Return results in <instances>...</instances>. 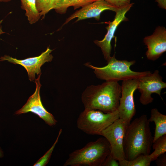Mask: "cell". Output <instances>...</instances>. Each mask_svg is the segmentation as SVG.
I'll use <instances>...</instances> for the list:
<instances>
[{
	"label": "cell",
	"mask_w": 166,
	"mask_h": 166,
	"mask_svg": "<svg viewBox=\"0 0 166 166\" xmlns=\"http://www.w3.org/2000/svg\"><path fill=\"white\" fill-rule=\"evenodd\" d=\"M41 74L38 75L37 78L35 80L36 85L35 92L29 97L22 107L15 112V114L20 115L31 112L37 115L49 125L53 126L56 124L57 121L53 115L44 108L41 100L40 93L41 86L40 81Z\"/></svg>",
	"instance_id": "cell-9"
},
{
	"label": "cell",
	"mask_w": 166,
	"mask_h": 166,
	"mask_svg": "<svg viewBox=\"0 0 166 166\" xmlns=\"http://www.w3.org/2000/svg\"><path fill=\"white\" fill-rule=\"evenodd\" d=\"M150 122L147 115H143L128 126L123 141L125 160H131L140 154H150L153 137Z\"/></svg>",
	"instance_id": "cell-1"
},
{
	"label": "cell",
	"mask_w": 166,
	"mask_h": 166,
	"mask_svg": "<svg viewBox=\"0 0 166 166\" xmlns=\"http://www.w3.org/2000/svg\"><path fill=\"white\" fill-rule=\"evenodd\" d=\"M121 87L118 82L107 81L88 86L83 92L81 101L85 109L97 110L105 113L117 110Z\"/></svg>",
	"instance_id": "cell-2"
},
{
	"label": "cell",
	"mask_w": 166,
	"mask_h": 166,
	"mask_svg": "<svg viewBox=\"0 0 166 166\" xmlns=\"http://www.w3.org/2000/svg\"><path fill=\"white\" fill-rule=\"evenodd\" d=\"M156 160V163L157 166H166V155L164 153L160 155Z\"/></svg>",
	"instance_id": "cell-23"
},
{
	"label": "cell",
	"mask_w": 166,
	"mask_h": 166,
	"mask_svg": "<svg viewBox=\"0 0 166 166\" xmlns=\"http://www.w3.org/2000/svg\"><path fill=\"white\" fill-rule=\"evenodd\" d=\"M143 42L148 49L147 58L155 61L166 51V29L163 26L156 27L152 34L145 37Z\"/></svg>",
	"instance_id": "cell-12"
},
{
	"label": "cell",
	"mask_w": 166,
	"mask_h": 166,
	"mask_svg": "<svg viewBox=\"0 0 166 166\" xmlns=\"http://www.w3.org/2000/svg\"><path fill=\"white\" fill-rule=\"evenodd\" d=\"M138 79L125 80L122 83L121 95L118 108L119 117L129 124L136 110L133 94L137 89Z\"/></svg>",
	"instance_id": "cell-7"
},
{
	"label": "cell",
	"mask_w": 166,
	"mask_h": 166,
	"mask_svg": "<svg viewBox=\"0 0 166 166\" xmlns=\"http://www.w3.org/2000/svg\"><path fill=\"white\" fill-rule=\"evenodd\" d=\"M152 146L154 151L149 155L153 161L166 152V134L156 140L153 143Z\"/></svg>",
	"instance_id": "cell-17"
},
{
	"label": "cell",
	"mask_w": 166,
	"mask_h": 166,
	"mask_svg": "<svg viewBox=\"0 0 166 166\" xmlns=\"http://www.w3.org/2000/svg\"><path fill=\"white\" fill-rule=\"evenodd\" d=\"M105 1L113 6L120 8L129 4L131 0H102Z\"/></svg>",
	"instance_id": "cell-21"
},
{
	"label": "cell",
	"mask_w": 166,
	"mask_h": 166,
	"mask_svg": "<svg viewBox=\"0 0 166 166\" xmlns=\"http://www.w3.org/2000/svg\"><path fill=\"white\" fill-rule=\"evenodd\" d=\"M152 161L149 155L140 154L133 160L124 159L119 161L120 166H149Z\"/></svg>",
	"instance_id": "cell-18"
},
{
	"label": "cell",
	"mask_w": 166,
	"mask_h": 166,
	"mask_svg": "<svg viewBox=\"0 0 166 166\" xmlns=\"http://www.w3.org/2000/svg\"><path fill=\"white\" fill-rule=\"evenodd\" d=\"M98 0H58L53 9L57 13H65L68 8L73 6L76 9Z\"/></svg>",
	"instance_id": "cell-15"
},
{
	"label": "cell",
	"mask_w": 166,
	"mask_h": 166,
	"mask_svg": "<svg viewBox=\"0 0 166 166\" xmlns=\"http://www.w3.org/2000/svg\"><path fill=\"white\" fill-rule=\"evenodd\" d=\"M4 33H5L2 31V27L1 26V27L0 28V35Z\"/></svg>",
	"instance_id": "cell-27"
},
{
	"label": "cell",
	"mask_w": 166,
	"mask_h": 166,
	"mask_svg": "<svg viewBox=\"0 0 166 166\" xmlns=\"http://www.w3.org/2000/svg\"><path fill=\"white\" fill-rule=\"evenodd\" d=\"M119 161L114 158L110 154L107 157L102 166H119Z\"/></svg>",
	"instance_id": "cell-22"
},
{
	"label": "cell",
	"mask_w": 166,
	"mask_h": 166,
	"mask_svg": "<svg viewBox=\"0 0 166 166\" xmlns=\"http://www.w3.org/2000/svg\"><path fill=\"white\" fill-rule=\"evenodd\" d=\"M158 6L162 9H166V0H155Z\"/></svg>",
	"instance_id": "cell-24"
},
{
	"label": "cell",
	"mask_w": 166,
	"mask_h": 166,
	"mask_svg": "<svg viewBox=\"0 0 166 166\" xmlns=\"http://www.w3.org/2000/svg\"><path fill=\"white\" fill-rule=\"evenodd\" d=\"M133 3H130L125 6L119 8L116 12L114 20L110 22L106 27L107 30L106 34L103 40H95L94 43L101 49L104 57L108 62L111 57L112 49L111 42L114 33L119 25L121 22L128 20L125 14L133 6Z\"/></svg>",
	"instance_id": "cell-11"
},
{
	"label": "cell",
	"mask_w": 166,
	"mask_h": 166,
	"mask_svg": "<svg viewBox=\"0 0 166 166\" xmlns=\"http://www.w3.org/2000/svg\"><path fill=\"white\" fill-rule=\"evenodd\" d=\"M62 132V129H60L57 136L53 144L45 154L34 164V166H45L48 163L53 149L58 141L59 137Z\"/></svg>",
	"instance_id": "cell-20"
},
{
	"label": "cell",
	"mask_w": 166,
	"mask_h": 166,
	"mask_svg": "<svg viewBox=\"0 0 166 166\" xmlns=\"http://www.w3.org/2000/svg\"><path fill=\"white\" fill-rule=\"evenodd\" d=\"M53 50L49 47L44 52L37 57L18 60L8 55H5L0 57V61H6L14 64H19L24 67L27 71L29 79L30 81L35 80V74H41V68L46 62H50L53 57L51 54Z\"/></svg>",
	"instance_id": "cell-10"
},
{
	"label": "cell",
	"mask_w": 166,
	"mask_h": 166,
	"mask_svg": "<svg viewBox=\"0 0 166 166\" xmlns=\"http://www.w3.org/2000/svg\"><path fill=\"white\" fill-rule=\"evenodd\" d=\"M129 124L119 118L103 130L100 135L109 142L110 155L118 161L125 159L123 141L126 129Z\"/></svg>",
	"instance_id": "cell-6"
},
{
	"label": "cell",
	"mask_w": 166,
	"mask_h": 166,
	"mask_svg": "<svg viewBox=\"0 0 166 166\" xmlns=\"http://www.w3.org/2000/svg\"><path fill=\"white\" fill-rule=\"evenodd\" d=\"M162 79L157 70L138 78L137 89L141 93L139 100L142 104L146 105L152 103L154 99L151 95L153 93L161 97V91L166 87V83Z\"/></svg>",
	"instance_id": "cell-8"
},
{
	"label": "cell",
	"mask_w": 166,
	"mask_h": 166,
	"mask_svg": "<svg viewBox=\"0 0 166 166\" xmlns=\"http://www.w3.org/2000/svg\"><path fill=\"white\" fill-rule=\"evenodd\" d=\"M58 0H36V6L41 16L43 18L50 10L53 9Z\"/></svg>",
	"instance_id": "cell-19"
},
{
	"label": "cell",
	"mask_w": 166,
	"mask_h": 166,
	"mask_svg": "<svg viewBox=\"0 0 166 166\" xmlns=\"http://www.w3.org/2000/svg\"><path fill=\"white\" fill-rule=\"evenodd\" d=\"M119 118L118 110L106 113L97 110L85 109L77 118V126L88 134L100 135L103 130Z\"/></svg>",
	"instance_id": "cell-5"
},
{
	"label": "cell",
	"mask_w": 166,
	"mask_h": 166,
	"mask_svg": "<svg viewBox=\"0 0 166 166\" xmlns=\"http://www.w3.org/2000/svg\"><path fill=\"white\" fill-rule=\"evenodd\" d=\"M119 8L105 1L98 0L81 7L73 13L66 19L63 25L75 18H77L76 22L92 18L98 20L101 13L104 10H109L115 12Z\"/></svg>",
	"instance_id": "cell-13"
},
{
	"label": "cell",
	"mask_w": 166,
	"mask_h": 166,
	"mask_svg": "<svg viewBox=\"0 0 166 166\" xmlns=\"http://www.w3.org/2000/svg\"><path fill=\"white\" fill-rule=\"evenodd\" d=\"M21 8L26 11L29 23L33 24L38 22L41 17L36 6V0H20Z\"/></svg>",
	"instance_id": "cell-16"
},
{
	"label": "cell",
	"mask_w": 166,
	"mask_h": 166,
	"mask_svg": "<svg viewBox=\"0 0 166 166\" xmlns=\"http://www.w3.org/2000/svg\"><path fill=\"white\" fill-rule=\"evenodd\" d=\"M3 156V152L0 148V158L2 157Z\"/></svg>",
	"instance_id": "cell-25"
},
{
	"label": "cell",
	"mask_w": 166,
	"mask_h": 166,
	"mask_svg": "<svg viewBox=\"0 0 166 166\" xmlns=\"http://www.w3.org/2000/svg\"><path fill=\"white\" fill-rule=\"evenodd\" d=\"M135 62V61H128L117 60L114 55L111 57L107 62V65L105 66L96 67L89 63H85L84 65L93 69V72L98 78L107 81L118 82L138 79L151 73L150 71L138 72L131 70L130 67Z\"/></svg>",
	"instance_id": "cell-4"
},
{
	"label": "cell",
	"mask_w": 166,
	"mask_h": 166,
	"mask_svg": "<svg viewBox=\"0 0 166 166\" xmlns=\"http://www.w3.org/2000/svg\"><path fill=\"white\" fill-rule=\"evenodd\" d=\"M11 0H0V2H7L10 1Z\"/></svg>",
	"instance_id": "cell-26"
},
{
	"label": "cell",
	"mask_w": 166,
	"mask_h": 166,
	"mask_svg": "<svg viewBox=\"0 0 166 166\" xmlns=\"http://www.w3.org/2000/svg\"><path fill=\"white\" fill-rule=\"evenodd\" d=\"M110 153V144L104 137L87 144L69 155L64 166H102Z\"/></svg>",
	"instance_id": "cell-3"
},
{
	"label": "cell",
	"mask_w": 166,
	"mask_h": 166,
	"mask_svg": "<svg viewBox=\"0 0 166 166\" xmlns=\"http://www.w3.org/2000/svg\"><path fill=\"white\" fill-rule=\"evenodd\" d=\"M148 121L154 122L155 125L153 143L159 137L166 134V115L162 114L156 108L152 109Z\"/></svg>",
	"instance_id": "cell-14"
}]
</instances>
